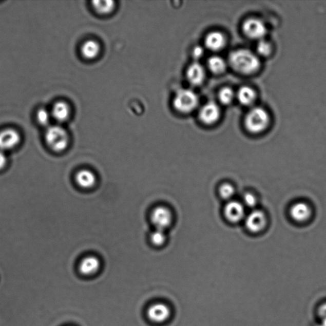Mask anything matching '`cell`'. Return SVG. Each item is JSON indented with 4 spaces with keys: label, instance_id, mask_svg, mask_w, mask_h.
Returning a JSON list of instances; mask_svg holds the SVG:
<instances>
[{
    "label": "cell",
    "instance_id": "obj_6",
    "mask_svg": "<svg viewBox=\"0 0 326 326\" xmlns=\"http://www.w3.org/2000/svg\"><path fill=\"white\" fill-rule=\"evenodd\" d=\"M150 219L156 229L165 231L173 221V215L168 208L159 206L154 209Z\"/></svg>",
    "mask_w": 326,
    "mask_h": 326
},
{
    "label": "cell",
    "instance_id": "obj_24",
    "mask_svg": "<svg viewBox=\"0 0 326 326\" xmlns=\"http://www.w3.org/2000/svg\"><path fill=\"white\" fill-rule=\"evenodd\" d=\"M151 242L156 246H161L166 242L165 231L156 229L150 235Z\"/></svg>",
    "mask_w": 326,
    "mask_h": 326
},
{
    "label": "cell",
    "instance_id": "obj_2",
    "mask_svg": "<svg viewBox=\"0 0 326 326\" xmlns=\"http://www.w3.org/2000/svg\"><path fill=\"white\" fill-rule=\"evenodd\" d=\"M45 141L53 152L62 153L68 147L70 137L66 129L60 124L50 125L45 132Z\"/></svg>",
    "mask_w": 326,
    "mask_h": 326
},
{
    "label": "cell",
    "instance_id": "obj_11",
    "mask_svg": "<svg viewBox=\"0 0 326 326\" xmlns=\"http://www.w3.org/2000/svg\"><path fill=\"white\" fill-rule=\"evenodd\" d=\"M50 111L52 118L60 124L67 121L71 114L70 105L64 101L55 102Z\"/></svg>",
    "mask_w": 326,
    "mask_h": 326
},
{
    "label": "cell",
    "instance_id": "obj_18",
    "mask_svg": "<svg viewBox=\"0 0 326 326\" xmlns=\"http://www.w3.org/2000/svg\"><path fill=\"white\" fill-rule=\"evenodd\" d=\"M100 262L96 256H90L82 259L79 265V270L82 275H92L99 270Z\"/></svg>",
    "mask_w": 326,
    "mask_h": 326
},
{
    "label": "cell",
    "instance_id": "obj_15",
    "mask_svg": "<svg viewBox=\"0 0 326 326\" xmlns=\"http://www.w3.org/2000/svg\"><path fill=\"white\" fill-rule=\"evenodd\" d=\"M290 214L294 221L303 222L309 219L312 215V210L306 203L298 202L291 208Z\"/></svg>",
    "mask_w": 326,
    "mask_h": 326
},
{
    "label": "cell",
    "instance_id": "obj_14",
    "mask_svg": "<svg viewBox=\"0 0 326 326\" xmlns=\"http://www.w3.org/2000/svg\"><path fill=\"white\" fill-rule=\"evenodd\" d=\"M186 75L187 80L190 84L193 86H199L205 80V69L200 63H193L188 67Z\"/></svg>",
    "mask_w": 326,
    "mask_h": 326
},
{
    "label": "cell",
    "instance_id": "obj_21",
    "mask_svg": "<svg viewBox=\"0 0 326 326\" xmlns=\"http://www.w3.org/2000/svg\"><path fill=\"white\" fill-rule=\"evenodd\" d=\"M237 98L241 104L248 106L253 104L256 100V93L251 87L243 86L238 91Z\"/></svg>",
    "mask_w": 326,
    "mask_h": 326
},
{
    "label": "cell",
    "instance_id": "obj_7",
    "mask_svg": "<svg viewBox=\"0 0 326 326\" xmlns=\"http://www.w3.org/2000/svg\"><path fill=\"white\" fill-rule=\"evenodd\" d=\"M243 33L248 38L261 41L266 33V27L262 21L256 18H250L243 24Z\"/></svg>",
    "mask_w": 326,
    "mask_h": 326
},
{
    "label": "cell",
    "instance_id": "obj_22",
    "mask_svg": "<svg viewBox=\"0 0 326 326\" xmlns=\"http://www.w3.org/2000/svg\"><path fill=\"white\" fill-rule=\"evenodd\" d=\"M208 66L212 73L220 74L224 72L226 70V63L222 57L214 55V56L209 58Z\"/></svg>",
    "mask_w": 326,
    "mask_h": 326
},
{
    "label": "cell",
    "instance_id": "obj_27",
    "mask_svg": "<svg viewBox=\"0 0 326 326\" xmlns=\"http://www.w3.org/2000/svg\"><path fill=\"white\" fill-rule=\"evenodd\" d=\"M257 50L262 56H267V55L271 54L272 46L269 42L262 39L258 42V46H257Z\"/></svg>",
    "mask_w": 326,
    "mask_h": 326
},
{
    "label": "cell",
    "instance_id": "obj_28",
    "mask_svg": "<svg viewBox=\"0 0 326 326\" xmlns=\"http://www.w3.org/2000/svg\"><path fill=\"white\" fill-rule=\"evenodd\" d=\"M243 205L246 207L254 208L257 205V198L251 193H245L243 198Z\"/></svg>",
    "mask_w": 326,
    "mask_h": 326
},
{
    "label": "cell",
    "instance_id": "obj_26",
    "mask_svg": "<svg viewBox=\"0 0 326 326\" xmlns=\"http://www.w3.org/2000/svg\"><path fill=\"white\" fill-rule=\"evenodd\" d=\"M219 194L220 196L224 200H229L233 197L235 195V188L233 187L232 184H228V183H225L221 185L219 188Z\"/></svg>",
    "mask_w": 326,
    "mask_h": 326
},
{
    "label": "cell",
    "instance_id": "obj_5",
    "mask_svg": "<svg viewBox=\"0 0 326 326\" xmlns=\"http://www.w3.org/2000/svg\"><path fill=\"white\" fill-rule=\"evenodd\" d=\"M22 137L16 129L8 128L0 131V150L7 152L20 145Z\"/></svg>",
    "mask_w": 326,
    "mask_h": 326
},
{
    "label": "cell",
    "instance_id": "obj_10",
    "mask_svg": "<svg viewBox=\"0 0 326 326\" xmlns=\"http://www.w3.org/2000/svg\"><path fill=\"white\" fill-rule=\"evenodd\" d=\"M226 218L233 223L239 222L245 218V206L237 201H230L224 208Z\"/></svg>",
    "mask_w": 326,
    "mask_h": 326
},
{
    "label": "cell",
    "instance_id": "obj_13",
    "mask_svg": "<svg viewBox=\"0 0 326 326\" xmlns=\"http://www.w3.org/2000/svg\"><path fill=\"white\" fill-rule=\"evenodd\" d=\"M310 326H326V301L320 302L313 306Z\"/></svg>",
    "mask_w": 326,
    "mask_h": 326
},
{
    "label": "cell",
    "instance_id": "obj_30",
    "mask_svg": "<svg viewBox=\"0 0 326 326\" xmlns=\"http://www.w3.org/2000/svg\"><path fill=\"white\" fill-rule=\"evenodd\" d=\"M203 54L204 50L202 47L200 46H196L193 51V57H194L195 59H200V58L203 56Z\"/></svg>",
    "mask_w": 326,
    "mask_h": 326
},
{
    "label": "cell",
    "instance_id": "obj_9",
    "mask_svg": "<svg viewBox=\"0 0 326 326\" xmlns=\"http://www.w3.org/2000/svg\"><path fill=\"white\" fill-rule=\"evenodd\" d=\"M221 116V110L218 105L213 102L206 103L199 113V118L203 123L210 125L216 123Z\"/></svg>",
    "mask_w": 326,
    "mask_h": 326
},
{
    "label": "cell",
    "instance_id": "obj_3",
    "mask_svg": "<svg viewBox=\"0 0 326 326\" xmlns=\"http://www.w3.org/2000/svg\"><path fill=\"white\" fill-rule=\"evenodd\" d=\"M270 123L269 113L263 108H254L249 111L245 119V126L251 133H260L267 128Z\"/></svg>",
    "mask_w": 326,
    "mask_h": 326
},
{
    "label": "cell",
    "instance_id": "obj_12",
    "mask_svg": "<svg viewBox=\"0 0 326 326\" xmlns=\"http://www.w3.org/2000/svg\"><path fill=\"white\" fill-rule=\"evenodd\" d=\"M148 319L154 322L161 323L166 321L170 315V310L163 303L153 304L148 310Z\"/></svg>",
    "mask_w": 326,
    "mask_h": 326
},
{
    "label": "cell",
    "instance_id": "obj_19",
    "mask_svg": "<svg viewBox=\"0 0 326 326\" xmlns=\"http://www.w3.org/2000/svg\"><path fill=\"white\" fill-rule=\"evenodd\" d=\"M81 52L84 58L92 60L96 58L100 52V46L97 42L89 40L85 42L81 48Z\"/></svg>",
    "mask_w": 326,
    "mask_h": 326
},
{
    "label": "cell",
    "instance_id": "obj_17",
    "mask_svg": "<svg viewBox=\"0 0 326 326\" xmlns=\"http://www.w3.org/2000/svg\"><path fill=\"white\" fill-rule=\"evenodd\" d=\"M226 38L219 31H213L207 34L205 39V46L212 51H218L224 48L226 45Z\"/></svg>",
    "mask_w": 326,
    "mask_h": 326
},
{
    "label": "cell",
    "instance_id": "obj_4",
    "mask_svg": "<svg viewBox=\"0 0 326 326\" xmlns=\"http://www.w3.org/2000/svg\"><path fill=\"white\" fill-rule=\"evenodd\" d=\"M198 102L197 95L191 90L182 89L177 92L173 105L180 113H189L197 107Z\"/></svg>",
    "mask_w": 326,
    "mask_h": 326
},
{
    "label": "cell",
    "instance_id": "obj_29",
    "mask_svg": "<svg viewBox=\"0 0 326 326\" xmlns=\"http://www.w3.org/2000/svg\"><path fill=\"white\" fill-rule=\"evenodd\" d=\"M8 157L6 152L0 150V171L3 170L7 166Z\"/></svg>",
    "mask_w": 326,
    "mask_h": 326
},
{
    "label": "cell",
    "instance_id": "obj_25",
    "mask_svg": "<svg viewBox=\"0 0 326 326\" xmlns=\"http://www.w3.org/2000/svg\"><path fill=\"white\" fill-rule=\"evenodd\" d=\"M235 98L234 91L229 87H224L222 89L219 94L220 102L224 105H229L233 102Z\"/></svg>",
    "mask_w": 326,
    "mask_h": 326
},
{
    "label": "cell",
    "instance_id": "obj_16",
    "mask_svg": "<svg viewBox=\"0 0 326 326\" xmlns=\"http://www.w3.org/2000/svg\"><path fill=\"white\" fill-rule=\"evenodd\" d=\"M97 177L89 169H81L75 176V181L79 186L84 189H91L97 183Z\"/></svg>",
    "mask_w": 326,
    "mask_h": 326
},
{
    "label": "cell",
    "instance_id": "obj_20",
    "mask_svg": "<svg viewBox=\"0 0 326 326\" xmlns=\"http://www.w3.org/2000/svg\"><path fill=\"white\" fill-rule=\"evenodd\" d=\"M92 6L98 14L107 15L114 10L116 3L112 0H94L92 2Z\"/></svg>",
    "mask_w": 326,
    "mask_h": 326
},
{
    "label": "cell",
    "instance_id": "obj_23",
    "mask_svg": "<svg viewBox=\"0 0 326 326\" xmlns=\"http://www.w3.org/2000/svg\"><path fill=\"white\" fill-rule=\"evenodd\" d=\"M35 118L37 123L41 126L48 128L52 118L50 111L45 108H40L37 110Z\"/></svg>",
    "mask_w": 326,
    "mask_h": 326
},
{
    "label": "cell",
    "instance_id": "obj_8",
    "mask_svg": "<svg viewBox=\"0 0 326 326\" xmlns=\"http://www.w3.org/2000/svg\"><path fill=\"white\" fill-rule=\"evenodd\" d=\"M267 219L263 212L253 210L245 217V226L252 233L261 232L266 226Z\"/></svg>",
    "mask_w": 326,
    "mask_h": 326
},
{
    "label": "cell",
    "instance_id": "obj_1",
    "mask_svg": "<svg viewBox=\"0 0 326 326\" xmlns=\"http://www.w3.org/2000/svg\"><path fill=\"white\" fill-rule=\"evenodd\" d=\"M229 64L233 70L243 75H251L260 68L259 57L251 50L239 49L231 53Z\"/></svg>",
    "mask_w": 326,
    "mask_h": 326
}]
</instances>
